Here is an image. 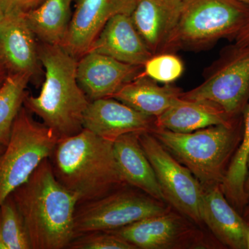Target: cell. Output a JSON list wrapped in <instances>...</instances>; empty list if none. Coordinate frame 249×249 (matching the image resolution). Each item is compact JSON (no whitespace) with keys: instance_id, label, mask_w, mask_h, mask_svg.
<instances>
[{"instance_id":"8fae6325","label":"cell","mask_w":249,"mask_h":249,"mask_svg":"<svg viewBox=\"0 0 249 249\" xmlns=\"http://www.w3.org/2000/svg\"><path fill=\"white\" fill-rule=\"evenodd\" d=\"M137 0H78L61 45L79 59L111 18L132 14Z\"/></svg>"},{"instance_id":"3957f363","label":"cell","mask_w":249,"mask_h":249,"mask_svg":"<svg viewBox=\"0 0 249 249\" xmlns=\"http://www.w3.org/2000/svg\"><path fill=\"white\" fill-rule=\"evenodd\" d=\"M45 82L37 96L27 95L24 106L40 117L58 139L79 133L90 102L76 78L78 59L60 45L42 42L38 46Z\"/></svg>"},{"instance_id":"4316f807","label":"cell","mask_w":249,"mask_h":249,"mask_svg":"<svg viewBox=\"0 0 249 249\" xmlns=\"http://www.w3.org/2000/svg\"><path fill=\"white\" fill-rule=\"evenodd\" d=\"M43 0H0L5 14L11 12L27 14L35 9Z\"/></svg>"},{"instance_id":"7402d4cb","label":"cell","mask_w":249,"mask_h":249,"mask_svg":"<svg viewBox=\"0 0 249 249\" xmlns=\"http://www.w3.org/2000/svg\"><path fill=\"white\" fill-rule=\"evenodd\" d=\"M243 135L228 168L221 187L224 196L241 214L247 202L244 193V183L247 176V162L249 154V103L242 113Z\"/></svg>"},{"instance_id":"ffe728a7","label":"cell","mask_w":249,"mask_h":249,"mask_svg":"<svg viewBox=\"0 0 249 249\" xmlns=\"http://www.w3.org/2000/svg\"><path fill=\"white\" fill-rule=\"evenodd\" d=\"M182 92L180 88L171 84L160 86L157 81L145 76L142 72L111 98L142 114L157 118L172 106Z\"/></svg>"},{"instance_id":"8992f818","label":"cell","mask_w":249,"mask_h":249,"mask_svg":"<svg viewBox=\"0 0 249 249\" xmlns=\"http://www.w3.org/2000/svg\"><path fill=\"white\" fill-rule=\"evenodd\" d=\"M58 138L33 119L23 106L14 121L9 143L0 154V205L53 154Z\"/></svg>"},{"instance_id":"d6986e66","label":"cell","mask_w":249,"mask_h":249,"mask_svg":"<svg viewBox=\"0 0 249 249\" xmlns=\"http://www.w3.org/2000/svg\"><path fill=\"white\" fill-rule=\"evenodd\" d=\"M240 117L231 119L222 109L213 105L179 97L164 112L155 118V124L157 128L188 133L211 126L231 125Z\"/></svg>"},{"instance_id":"83f0119b","label":"cell","mask_w":249,"mask_h":249,"mask_svg":"<svg viewBox=\"0 0 249 249\" xmlns=\"http://www.w3.org/2000/svg\"><path fill=\"white\" fill-rule=\"evenodd\" d=\"M234 41H235V45H249V23L239 33Z\"/></svg>"},{"instance_id":"cb8c5ba5","label":"cell","mask_w":249,"mask_h":249,"mask_svg":"<svg viewBox=\"0 0 249 249\" xmlns=\"http://www.w3.org/2000/svg\"><path fill=\"white\" fill-rule=\"evenodd\" d=\"M0 249H32L25 223L11 195L0 205Z\"/></svg>"},{"instance_id":"1f68e13d","label":"cell","mask_w":249,"mask_h":249,"mask_svg":"<svg viewBox=\"0 0 249 249\" xmlns=\"http://www.w3.org/2000/svg\"><path fill=\"white\" fill-rule=\"evenodd\" d=\"M5 16V12L4 9H3L2 5L0 2V24H1V21L3 20Z\"/></svg>"},{"instance_id":"484cf974","label":"cell","mask_w":249,"mask_h":249,"mask_svg":"<svg viewBox=\"0 0 249 249\" xmlns=\"http://www.w3.org/2000/svg\"><path fill=\"white\" fill-rule=\"evenodd\" d=\"M68 249H137L122 237L109 231H93L76 236Z\"/></svg>"},{"instance_id":"603a6c76","label":"cell","mask_w":249,"mask_h":249,"mask_svg":"<svg viewBox=\"0 0 249 249\" xmlns=\"http://www.w3.org/2000/svg\"><path fill=\"white\" fill-rule=\"evenodd\" d=\"M27 73H9L0 88V143H9L14 121L27 96L31 79Z\"/></svg>"},{"instance_id":"ba28073f","label":"cell","mask_w":249,"mask_h":249,"mask_svg":"<svg viewBox=\"0 0 249 249\" xmlns=\"http://www.w3.org/2000/svg\"><path fill=\"white\" fill-rule=\"evenodd\" d=\"M165 202L129 185L95 200L77 205L75 237L93 231H109L171 209Z\"/></svg>"},{"instance_id":"d6a6232c","label":"cell","mask_w":249,"mask_h":249,"mask_svg":"<svg viewBox=\"0 0 249 249\" xmlns=\"http://www.w3.org/2000/svg\"><path fill=\"white\" fill-rule=\"evenodd\" d=\"M247 249H249V225L248 231H247Z\"/></svg>"},{"instance_id":"e575fe53","label":"cell","mask_w":249,"mask_h":249,"mask_svg":"<svg viewBox=\"0 0 249 249\" xmlns=\"http://www.w3.org/2000/svg\"><path fill=\"white\" fill-rule=\"evenodd\" d=\"M5 147L4 145H2V144L0 143V154L3 151H4Z\"/></svg>"},{"instance_id":"5bb4252c","label":"cell","mask_w":249,"mask_h":249,"mask_svg":"<svg viewBox=\"0 0 249 249\" xmlns=\"http://www.w3.org/2000/svg\"><path fill=\"white\" fill-rule=\"evenodd\" d=\"M25 14H5L0 24V62L9 73H27L31 78L40 71L38 45Z\"/></svg>"},{"instance_id":"44dd1931","label":"cell","mask_w":249,"mask_h":249,"mask_svg":"<svg viewBox=\"0 0 249 249\" xmlns=\"http://www.w3.org/2000/svg\"><path fill=\"white\" fill-rule=\"evenodd\" d=\"M73 0H43L25 14L28 23L41 42L61 45L71 19Z\"/></svg>"},{"instance_id":"ac0fdd59","label":"cell","mask_w":249,"mask_h":249,"mask_svg":"<svg viewBox=\"0 0 249 249\" xmlns=\"http://www.w3.org/2000/svg\"><path fill=\"white\" fill-rule=\"evenodd\" d=\"M138 134H124L113 142L116 163L127 185L166 203L153 168L139 142Z\"/></svg>"},{"instance_id":"7a4b0ae2","label":"cell","mask_w":249,"mask_h":249,"mask_svg":"<svg viewBox=\"0 0 249 249\" xmlns=\"http://www.w3.org/2000/svg\"><path fill=\"white\" fill-rule=\"evenodd\" d=\"M49 160L55 178L76 195L78 204L127 185L116 163L113 142L86 129L59 139Z\"/></svg>"},{"instance_id":"4dcf8cb0","label":"cell","mask_w":249,"mask_h":249,"mask_svg":"<svg viewBox=\"0 0 249 249\" xmlns=\"http://www.w3.org/2000/svg\"><path fill=\"white\" fill-rule=\"evenodd\" d=\"M242 216H243V217L245 218L246 221L249 223V203L248 204H247V206H246L245 210H244Z\"/></svg>"},{"instance_id":"f1b7e54d","label":"cell","mask_w":249,"mask_h":249,"mask_svg":"<svg viewBox=\"0 0 249 249\" xmlns=\"http://www.w3.org/2000/svg\"><path fill=\"white\" fill-rule=\"evenodd\" d=\"M247 176H246L245 183H244V193H245L246 200L248 204L249 203V154L248 158H247Z\"/></svg>"},{"instance_id":"f546056e","label":"cell","mask_w":249,"mask_h":249,"mask_svg":"<svg viewBox=\"0 0 249 249\" xmlns=\"http://www.w3.org/2000/svg\"><path fill=\"white\" fill-rule=\"evenodd\" d=\"M8 74H9V72L6 70V67L3 65L2 62H0V88L4 83Z\"/></svg>"},{"instance_id":"5b68a950","label":"cell","mask_w":249,"mask_h":249,"mask_svg":"<svg viewBox=\"0 0 249 249\" xmlns=\"http://www.w3.org/2000/svg\"><path fill=\"white\" fill-rule=\"evenodd\" d=\"M178 22L163 52L201 50L221 39L235 40L249 23V7L239 0H180Z\"/></svg>"},{"instance_id":"7c38bea8","label":"cell","mask_w":249,"mask_h":249,"mask_svg":"<svg viewBox=\"0 0 249 249\" xmlns=\"http://www.w3.org/2000/svg\"><path fill=\"white\" fill-rule=\"evenodd\" d=\"M143 67L119 61L107 55L88 52L78 60L76 78L90 101L111 98L124 85L142 73Z\"/></svg>"},{"instance_id":"e0dca14e","label":"cell","mask_w":249,"mask_h":249,"mask_svg":"<svg viewBox=\"0 0 249 249\" xmlns=\"http://www.w3.org/2000/svg\"><path fill=\"white\" fill-rule=\"evenodd\" d=\"M180 10V0H137L131 19L152 55L163 52Z\"/></svg>"},{"instance_id":"d4e9b609","label":"cell","mask_w":249,"mask_h":249,"mask_svg":"<svg viewBox=\"0 0 249 249\" xmlns=\"http://www.w3.org/2000/svg\"><path fill=\"white\" fill-rule=\"evenodd\" d=\"M184 66L178 55L163 52L152 55L143 65L142 73L157 83L171 84L183 74Z\"/></svg>"},{"instance_id":"30bf717a","label":"cell","mask_w":249,"mask_h":249,"mask_svg":"<svg viewBox=\"0 0 249 249\" xmlns=\"http://www.w3.org/2000/svg\"><path fill=\"white\" fill-rule=\"evenodd\" d=\"M197 224L180 213L169 211L145 218L109 232L142 249H210V243Z\"/></svg>"},{"instance_id":"4fadbf2b","label":"cell","mask_w":249,"mask_h":249,"mask_svg":"<svg viewBox=\"0 0 249 249\" xmlns=\"http://www.w3.org/2000/svg\"><path fill=\"white\" fill-rule=\"evenodd\" d=\"M83 124V128L112 142L124 134L150 132L157 128L155 118L142 114L113 98L90 101Z\"/></svg>"},{"instance_id":"6da1fadb","label":"cell","mask_w":249,"mask_h":249,"mask_svg":"<svg viewBox=\"0 0 249 249\" xmlns=\"http://www.w3.org/2000/svg\"><path fill=\"white\" fill-rule=\"evenodd\" d=\"M32 249H65L75 237L78 199L55 178L49 159L12 193Z\"/></svg>"},{"instance_id":"277c9868","label":"cell","mask_w":249,"mask_h":249,"mask_svg":"<svg viewBox=\"0 0 249 249\" xmlns=\"http://www.w3.org/2000/svg\"><path fill=\"white\" fill-rule=\"evenodd\" d=\"M150 133L196 177L203 187L222 184L243 135L242 116L231 125L188 133L155 128Z\"/></svg>"},{"instance_id":"9a60e30c","label":"cell","mask_w":249,"mask_h":249,"mask_svg":"<svg viewBox=\"0 0 249 249\" xmlns=\"http://www.w3.org/2000/svg\"><path fill=\"white\" fill-rule=\"evenodd\" d=\"M203 188V223L222 246L232 249H247L249 223L227 200L221 184Z\"/></svg>"},{"instance_id":"52a82bcc","label":"cell","mask_w":249,"mask_h":249,"mask_svg":"<svg viewBox=\"0 0 249 249\" xmlns=\"http://www.w3.org/2000/svg\"><path fill=\"white\" fill-rule=\"evenodd\" d=\"M180 97L213 105L231 119L242 116L249 103V45L227 47L204 81Z\"/></svg>"},{"instance_id":"2e32d148","label":"cell","mask_w":249,"mask_h":249,"mask_svg":"<svg viewBox=\"0 0 249 249\" xmlns=\"http://www.w3.org/2000/svg\"><path fill=\"white\" fill-rule=\"evenodd\" d=\"M88 52H97L124 63L140 67H143L153 55L128 14H118L111 18Z\"/></svg>"},{"instance_id":"9c48e42d","label":"cell","mask_w":249,"mask_h":249,"mask_svg":"<svg viewBox=\"0 0 249 249\" xmlns=\"http://www.w3.org/2000/svg\"><path fill=\"white\" fill-rule=\"evenodd\" d=\"M138 137L167 204L197 225L202 224L201 183L150 132H139Z\"/></svg>"},{"instance_id":"836d02e7","label":"cell","mask_w":249,"mask_h":249,"mask_svg":"<svg viewBox=\"0 0 249 249\" xmlns=\"http://www.w3.org/2000/svg\"><path fill=\"white\" fill-rule=\"evenodd\" d=\"M239 1L247 5V6H248L249 7V0H239Z\"/></svg>"}]
</instances>
